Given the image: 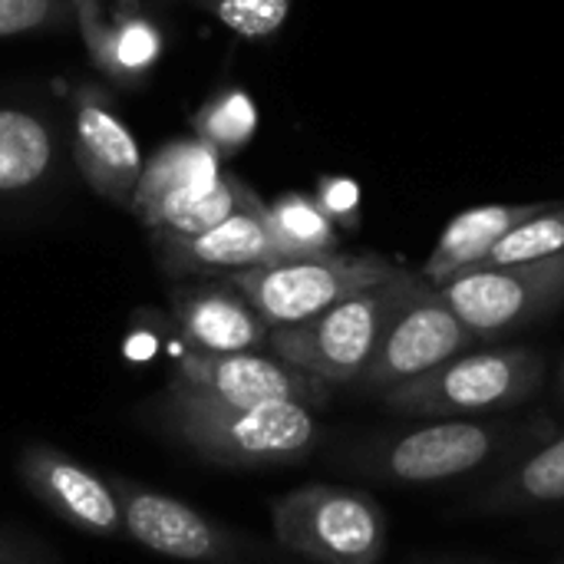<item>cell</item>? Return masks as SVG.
<instances>
[{
  "instance_id": "603a6c76",
  "label": "cell",
  "mask_w": 564,
  "mask_h": 564,
  "mask_svg": "<svg viewBox=\"0 0 564 564\" xmlns=\"http://www.w3.org/2000/svg\"><path fill=\"white\" fill-rule=\"evenodd\" d=\"M258 198V192L254 188H248L238 175H231V172H225L221 178H218V185L205 195V198H198L192 208H185L182 215H175L165 228H155L159 235H178V238H188V235H202V231H212V228H218L221 221H228L235 212H241L248 202H254Z\"/></svg>"
},
{
  "instance_id": "4fadbf2b",
  "label": "cell",
  "mask_w": 564,
  "mask_h": 564,
  "mask_svg": "<svg viewBox=\"0 0 564 564\" xmlns=\"http://www.w3.org/2000/svg\"><path fill=\"white\" fill-rule=\"evenodd\" d=\"M155 264L165 278H228L238 271H251L261 264L281 261L271 228H268V202L254 198L228 221L202 235H159L149 231Z\"/></svg>"
},
{
  "instance_id": "2e32d148",
  "label": "cell",
  "mask_w": 564,
  "mask_h": 564,
  "mask_svg": "<svg viewBox=\"0 0 564 564\" xmlns=\"http://www.w3.org/2000/svg\"><path fill=\"white\" fill-rule=\"evenodd\" d=\"M172 321L188 350L198 354H251L271 337V324L228 281L172 288Z\"/></svg>"
},
{
  "instance_id": "7402d4cb",
  "label": "cell",
  "mask_w": 564,
  "mask_h": 564,
  "mask_svg": "<svg viewBox=\"0 0 564 564\" xmlns=\"http://www.w3.org/2000/svg\"><path fill=\"white\" fill-rule=\"evenodd\" d=\"M564 254V202L545 205L539 215L512 228L479 268L492 264H529V261H545Z\"/></svg>"
},
{
  "instance_id": "7c38bea8",
  "label": "cell",
  "mask_w": 564,
  "mask_h": 564,
  "mask_svg": "<svg viewBox=\"0 0 564 564\" xmlns=\"http://www.w3.org/2000/svg\"><path fill=\"white\" fill-rule=\"evenodd\" d=\"M17 473L26 492L36 502H43L56 519H63L69 529L106 542L126 535L122 509L109 479L96 476L63 449L33 443L20 453Z\"/></svg>"
},
{
  "instance_id": "cb8c5ba5",
  "label": "cell",
  "mask_w": 564,
  "mask_h": 564,
  "mask_svg": "<svg viewBox=\"0 0 564 564\" xmlns=\"http://www.w3.org/2000/svg\"><path fill=\"white\" fill-rule=\"evenodd\" d=\"M175 3H188L215 17L221 26H228L238 36L264 40V36H274L288 23L294 0H175Z\"/></svg>"
},
{
  "instance_id": "ffe728a7",
  "label": "cell",
  "mask_w": 564,
  "mask_h": 564,
  "mask_svg": "<svg viewBox=\"0 0 564 564\" xmlns=\"http://www.w3.org/2000/svg\"><path fill=\"white\" fill-rule=\"evenodd\" d=\"M268 228L281 261L334 254L340 245L337 221L321 208L314 195L304 192H288L268 202Z\"/></svg>"
},
{
  "instance_id": "44dd1931",
  "label": "cell",
  "mask_w": 564,
  "mask_h": 564,
  "mask_svg": "<svg viewBox=\"0 0 564 564\" xmlns=\"http://www.w3.org/2000/svg\"><path fill=\"white\" fill-rule=\"evenodd\" d=\"M258 132V109L254 99L238 89H218L202 102V109L192 116V135L212 145L221 159L238 155Z\"/></svg>"
},
{
  "instance_id": "ba28073f",
  "label": "cell",
  "mask_w": 564,
  "mask_h": 564,
  "mask_svg": "<svg viewBox=\"0 0 564 564\" xmlns=\"http://www.w3.org/2000/svg\"><path fill=\"white\" fill-rule=\"evenodd\" d=\"M479 340L473 330L453 314L443 301L440 288H433L423 274L416 278L413 291L387 324L380 347L357 383L364 393L387 397L390 390L426 377L430 370L449 364L453 357L473 350Z\"/></svg>"
},
{
  "instance_id": "4316f807",
  "label": "cell",
  "mask_w": 564,
  "mask_h": 564,
  "mask_svg": "<svg viewBox=\"0 0 564 564\" xmlns=\"http://www.w3.org/2000/svg\"><path fill=\"white\" fill-rule=\"evenodd\" d=\"M0 564H50V558L33 542L0 532Z\"/></svg>"
},
{
  "instance_id": "8fae6325",
  "label": "cell",
  "mask_w": 564,
  "mask_h": 564,
  "mask_svg": "<svg viewBox=\"0 0 564 564\" xmlns=\"http://www.w3.org/2000/svg\"><path fill=\"white\" fill-rule=\"evenodd\" d=\"M172 387H185L205 393L212 400H225L235 406H278L294 403L307 410H321L330 403L334 387L284 364L268 354H198L188 350L178 357L172 370Z\"/></svg>"
},
{
  "instance_id": "ac0fdd59",
  "label": "cell",
  "mask_w": 564,
  "mask_h": 564,
  "mask_svg": "<svg viewBox=\"0 0 564 564\" xmlns=\"http://www.w3.org/2000/svg\"><path fill=\"white\" fill-rule=\"evenodd\" d=\"M549 202H525V205H476L469 212H459L446 231L440 235L433 254L423 264V278L433 288H443L463 271L479 268L489 251L522 221L539 215Z\"/></svg>"
},
{
  "instance_id": "f546056e",
  "label": "cell",
  "mask_w": 564,
  "mask_h": 564,
  "mask_svg": "<svg viewBox=\"0 0 564 564\" xmlns=\"http://www.w3.org/2000/svg\"><path fill=\"white\" fill-rule=\"evenodd\" d=\"M562 564H564V562H562Z\"/></svg>"
},
{
  "instance_id": "6da1fadb",
  "label": "cell",
  "mask_w": 564,
  "mask_h": 564,
  "mask_svg": "<svg viewBox=\"0 0 564 564\" xmlns=\"http://www.w3.org/2000/svg\"><path fill=\"white\" fill-rule=\"evenodd\" d=\"M145 416L195 456L231 469L301 463L324 436L314 410L307 406H235L172 383L145 406Z\"/></svg>"
},
{
  "instance_id": "d6986e66",
  "label": "cell",
  "mask_w": 564,
  "mask_h": 564,
  "mask_svg": "<svg viewBox=\"0 0 564 564\" xmlns=\"http://www.w3.org/2000/svg\"><path fill=\"white\" fill-rule=\"evenodd\" d=\"M564 502V433L522 456L482 499L489 512L535 509Z\"/></svg>"
},
{
  "instance_id": "83f0119b",
  "label": "cell",
  "mask_w": 564,
  "mask_h": 564,
  "mask_svg": "<svg viewBox=\"0 0 564 564\" xmlns=\"http://www.w3.org/2000/svg\"><path fill=\"white\" fill-rule=\"evenodd\" d=\"M558 393H562V400H564V364H562V373H558Z\"/></svg>"
},
{
  "instance_id": "8992f818",
  "label": "cell",
  "mask_w": 564,
  "mask_h": 564,
  "mask_svg": "<svg viewBox=\"0 0 564 564\" xmlns=\"http://www.w3.org/2000/svg\"><path fill=\"white\" fill-rule=\"evenodd\" d=\"M506 440V426L476 420H433L416 430L380 433L357 443L344 466L397 486H433L486 466Z\"/></svg>"
},
{
  "instance_id": "9a60e30c",
  "label": "cell",
  "mask_w": 564,
  "mask_h": 564,
  "mask_svg": "<svg viewBox=\"0 0 564 564\" xmlns=\"http://www.w3.org/2000/svg\"><path fill=\"white\" fill-rule=\"evenodd\" d=\"M76 33L96 73L119 89H139L165 50L162 26L132 0L116 13H106L102 0H76Z\"/></svg>"
},
{
  "instance_id": "f1b7e54d",
  "label": "cell",
  "mask_w": 564,
  "mask_h": 564,
  "mask_svg": "<svg viewBox=\"0 0 564 564\" xmlns=\"http://www.w3.org/2000/svg\"><path fill=\"white\" fill-rule=\"evenodd\" d=\"M132 3H175V0H132Z\"/></svg>"
},
{
  "instance_id": "30bf717a",
  "label": "cell",
  "mask_w": 564,
  "mask_h": 564,
  "mask_svg": "<svg viewBox=\"0 0 564 564\" xmlns=\"http://www.w3.org/2000/svg\"><path fill=\"white\" fill-rule=\"evenodd\" d=\"M109 486L119 499L126 535L135 545L185 564H254L241 535L195 506L129 479H109Z\"/></svg>"
},
{
  "instance_id": "9c48e42d",
  "label": "cell",
  "mask_w": 564,
  "mask_h": 564,
  "mask_svg": "<svg viewBox=\"0 0 564 564\" xmlns=\"http://www.w3.org/2000/svg\"><path fill=\"white\" fill-rule=\"evenodd\" d=\"M66 135L69 162L93 195L129 208L142 178L145 155L135 132L119 116L116 99L96 79H79L66 99Z\"/></svg>"
},
{
  "instance_id": "5b68a950",
  "label": "cell",
  "mask_w": 564,
  "mask_h": 564,
  "mask_svg": "<svg viewBox=\"0 0 564 564\" xmlns=\"http://www.w3.org/2000/svg\"><path fill=\"white\" fill-rule=\"evenodd\" d=\"M400 268L380 254H321V258H291L261 264L251 271L228 274L235 291L248 297V304L274 327L304 324L327 307L390 281Z\"/></svg>"
},
{
  "instance_id": "3957f363",
  "label": "cell",
  "mask_w": 564,
  "mask_h": 564,
  "mask_svg": "<svg viewBox=\"0 0 564 564\" xmlns=\"http://www.w3.org/2000/svg\"><path fill=\"white\" fill-rule=\"evenodd\" d=\"M545 383V360L529 347L466 350L449 364L410 380L383 397L400 416L466 420L476 413L516 410Z\"/></svg>"
},
{
  "instance_id": "277c9868",
  "label": "cell",
  "mask_w": 564,
  "mask_h": 564,
  "mask_svg": "<svg viewBox=\"0 0 564 564\" xmlns=\"http://www.w3.org/2000/svg\"><path fill=\"white\" fill-rule=\"evenodd\" d=\"M284 552L314 564H380L387 552V512L347 486H301L271 509Z\"/></svg>"
},
{
  "instance_id": "7a4b0ae2",
  "label": "cell",
  "mask_w": 564,
  "mask_h": 564,
  "mask_svg": "<svg viewBox=\"0 0 564 564\" xmlns=\"http://www.w3.org/2000/svg\"><path fill=\"white\" fill-rule=\"evenodd\" d=\"M420 274L400 268L390 281L367 288L324 314L294 324L274 327L268 347L284 364L307 370L311 377L330 387H357L380 347V337Z\"/></svg>"
},
{
  "instance_id": "484cf974",
  "label": "cell",
  "mask_w": 564,
  "mask_h": 564,
  "mask_svg": "<svg viewBox=\"0 0 564 564\" xmlns=\"http://www.w3.org/2000/svg\"><path fill=\"white\" fill-rule=\"evenodd\" d=\"M321 208L337 221V225H357V212H360V188L354 178L347 175H330V178H321L317 185V195Z\"/></svg>"
},
{
  "instance_id": "52a82bcc",
  "label": "cell",
  "mask_w": 564,
  "mask_h": 564,
  "mask_svg": "<svg viewBox=\"0 0 564 564\" xmlns=\"http://www.w3.org/2000/svg\"><path fill=\"white\" fill-rule=\"evenodd\" d=\"M440 294L476 340H496L562 307L564 254L529 264L473 268L446 281Z\"/></svg>"
},
{
  "instance_id": "5bb4252c",
  "label": "cell",
  "mask_w": 564,
  "mask_h": 564,
  "mask_svg": "<svg viewBox=\"0 0 564 564\" xmlns=\"http://www.w3.org/2000/svg\"><path fill=\"white\" fill-rule=\"evenodd\" d=\"M69 155L66 119L36 99H0V202L50 192Z\"/></svg>"
},
{
  "instance_id": "d4e9b609",
  "label": "cell",
  "mask_w": 564,
  "mask_h": 564,
  "mask_svg": "<svg viewBox=\"0 0 564 564\" xmlns=\"http://www.w3.org/2000/svg\"><path fill=\"white\" fill-rule=\"evenodd\" d=\"M76 26V0H0V40Z\"/></svg>"
},
{
  "instance_id": "e0dca14e",
  "label": "cell",
  "mask_w": 564,
  "mask_h": 564,
  "mask_svg": "<svg viewBox=\"0 0 564 564\" xmlns=\"http://www.w3.org/2000/svg\"><path fill=\"white\" fill-rule=\"evenodd\" d=\"M221 175V155L212 145H205L195 135L172 139L145 159L129 212L149 231L165 228L175 215L205 198Z\"/></svg>"
}]
</instances>
